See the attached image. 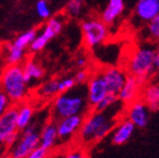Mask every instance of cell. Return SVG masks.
Wrapping results in <instances>:
<instances>
[{
  "label": "cell",
  "instance_id": "1",
  "mask_svg": "<svg viewBox=\"0 0 159 158\" xmlns=\"http://www.w3.org/2000/svg\"><path fill=\"white\" fill-rule=\"evenodd\" d=\"M89 107L85 86L75 85L72 90L57 94L53 99L51 107L53 121L73 115H84Z\"/></svg>",
  "mask_w": 159,
  "mask_h": 158
},
{
  "label": "cell",
  "instance_id": "2",
  "mask_svg": "<svg viewBox=\"0 0 159 158\" xmlns=\"http://www.w3.org/2000/svg\"><path fill=\"white\" fill-rule=\"evenodd\" d=\"M116 124L113 114L107 111H95L87 114L83 118L77 138L82 144H92L101 142L111 134L113 127Z\"/></svg>",
  "mask_w": 159,
  "mask_h": 158
},
{
  "label": "cell",
  "instance_id": "3",
  "mask_svg": "<svg viewBox=\"0 0 159 158\" xmlns=\"http://www.w3.org/2000/svg\"><path fill=\"white\" fill-rule=\"evenodd\" d=\"M0 85L1 91L13 104L22 103L29 95V84L21 64L7 65L0 75Z\"/></svg>",
  "mask_w": 159,
  "mask_h": 158
},
{
  "label": "cell",
  "instance_id": "4",
  "mask_svg": "<svg viewBox=\"0 0 159 158\" xmlns=\"http://www.w3.org/2000/svg\"><path fill=\"white\" fill-rule=\"evenodd\" d=\"M155 50L152 45H142L134 51L127 63L129 75L145 82L152 77L155 70Z\"/></svg>",
  "mask_w": 159,
  "mask_h": 158
},
{
  "label": "cell",
  "instance_id": "5",
  "mask_svg": "<svg viewBox=\"0 0 159 158\" xmlns=\"http://www.w3.org/2000/svg\"><path fill=\"white\" fill-rule=\"evenodd\" d=\"M39 124L34 121L21 131L18 141L8 148V158H25L33 149L40 146Z\"/></svg>",
  "mask_w": 159,
  "mask_h": 158
},
{
  "label": "cell",
  "instance_id": "6",
  "mask_svg": "<svg viewBox=\"0 0 159 158\" xmlns=\"http://www.w3.org/2000/svg\"><path fill=\"white\" fill-rule=\"evenodd\" d=\"M81 29L84 45L89 49H96L101 47L109 37L108 26L96 18L84 20L81 25Z\"/></svg>",
  "mask_w": 159,
  "mask_h": 158
},
{
  "label": "cell",
  "instance_id": "7",
  "mask_svg": "<svg viewBox=\"0 0 159 158\" xmlns=\"http://www.w3.org/2000/svg\"><path fill=\"white\" fill-rule=\"evenodd\" d=\"M63 25H64V21L61 17L49 18L42 30L39 33H37L33 41L31 42V44L29 45L30 51L33 53L42 51L51 40L54 39L57 35L61 33Z\"/></svg>",
  "mask_w": 159,
  "mask_h": 158
},
{
  "label": "cell",
  "instance_id": "8",
  "mask_svg": "<svg viewBox=\"0 0 159 158\" xmlns=\"http://www.w3.org/2000/svg\"><path fill=\"white\" fill-rule=\"evenodd\" d=\"M85 91H86V100L89 106L94 109L97 106V104L108 94L106 84L99 74V72L89 77V80L85 86Z\"/></svg>",
  "mask_w": 159,
  "mask_h": 158
},
{
  "label": "cell",
  "instance_id": "9",
  "mask_svg": "<svg viewBox=\"0 0 159 158\" xmlns=\"http://www.w3.org/2000/svg\"><path fill=\"white\" fill-rule=\"evenodd\" d=\"M83 116L84 115H73V116L64 117V118L55 121L59 141L66 143L74 138L81 128L83 118H84Z\"/></svg>",
  "mask_w": 159,
  "mask_h": 158
},
{
  "label": "cell",
  "instance_id": "10",
  "mask_svg": "<svg viewBox=\"0 0 159 158\" xmlns=\"http://www.w3.org/2000/svg\"><path fill=\"white\" fill-rule=\"evenodd\" d=\"M101 77H103L105 84H106L108 93H112L117 95L118 92L124 85L125 81L127 79L126 72L120 67H104L99 72Z\"/></svg>",
  "mask_w": 159,
  "mask_h": 158
},
{
  "label": "cell",
  "instance_id": "11",
  "mask_svg": "<svg viewBox=\"0 0 159 158\" xmlns=\"http://www.w3.org/2000/svg\"><path fill=\"white\" fill-rule=\"evenodd\" d=\"M143 83L144 82L138 80L137 77L127 75V79L125 81L124 85L117 94L118 101L122 102L125 105H129L133 102L137 101L140 96V94H142Z\"/></svg>",
  "mask_w": 159,
  "mask_h": 158
},
{
  "label": "cell",
  "instance_id": "12",
  "mask_svg": "<svg viewBox=\"0 0 159 158\" xmlns=\"http://www.w3.org/2000/svg\"><path fill=\"white\" fill-rule=\"evenodd\" d=\"M126 116L136 128H144L149 121V109L143 100H137L127 105Z\"/></svg>",
  "mask_w": 159,
  "mask_h": 158
},
{
  "label": "cell",
  "instance_id": "13",
  "mask_svg": "<svg viewBox=\"0 0 159 158\" xmlns=\"http://www.w3.org/2000/svg\"><path fill=\"white\" fill-rule=\"evenodd\" d=\"M19 132L17 126V106H11L0 116V144L2 145L6 139Z\"/></svg>",
  "mask_w": 159,
  "mask_h": 158
},
{
  "label": "cell",
  "instance_id": "14",
  "mask_svg": "<svg viewBox=\"0 0 159 158\" xmlns=\"http://www.w3.org/2000/svg\"><path fill=\"white\" fill-rule=\"evenodd\" d=\"M134 15L143 23H148L159 15V0H138L135 6Z\"/></svg>",
  "mask_w": 159,
  "mask_h": 158
},
{
  "label": "cell",
  "instance_id": "15",
  "mask_svg": "<svg viewBox=\"0 0 159 158\" xmlns=\"http://www.w3.org/2000/svg\"><path fill=\"white\" fill-rule=\"evenodd\" d=\"M136 127L128 119H123L119 123H116L111 132V141L114 145H124L134 135Z\"/></svg>",
  "mask_w": 159,
  "mask_h": 158
},
{
  "label": "cell",
  "instance_id": "16",
  "mask_svg": "<svg viewBox=\"0 0 159 158\" xmlns=\"http://www.w3.org/2000/svg\"><path fill=\"white\" fill-rule=\"evenodd\" d=\"M39 139L40 146L43 148L51 151L59 142V136H57V123L55 121H51L45 123L44 125L40 128L39 132Z\"/></svg>",
  "mask_w": 159,
  "mask_h": 158
},
{
  "label": "cell",
  "instance_id": "17",
  "mask_svg": "<svg viewBox=\"0 0 159 158\" xmlns=\"http://www.w3.org/2000/svg\"><path fill=\"white\" fill-rule=\"evenodd\" d=\"M124 0H108L106 7L104 8L102 15H101V20L107 26H111L118 20V18L124 12Z\"/></svg>",
  "mask_w": 159,
  "mask_h": 158
},
{
  "label": "cell",
  "instance_id": "18",
  "mask_svg": "<svg viewBox=\"0 0 159 158\" xmlns=\"http://www.w3.org/2000/svg\"><path fill=\"white\" fill-rule=\"evenodd\" d=\"M34 121V107L28 102L17 105V126L19 132L27 128Z\"/></svg>",
  "mask_w": 159,
  "mask_h": 158
},
{
  "label": "cell",
  "instance_id": "19",
  "mask_svg": "<svg viewBox=\"0 0 159 158\" xmlns=\"http://www.w3.org/2000/svg\"><path fill=\"white\" fill-rule=\"evenodd\" d=\"M23 74H25V81L29 84H34L37 82L41 81L44 77L45 71L40 63H38L35 60H27L22 65Z\"/></svg>",
  "mask_w": 159,
  "mask_h": 158
},
{
  "label": "cell",
  "instance_id": "20",
  "mask_svg": "<svg viewBox=\"0 0 159 158\" xmlns=\"http://www.w3.org/2000/svg\"><path fill=\"white\" fill-rule=\"evenodd\" d=\"M143 101L146 103L149 109L156 111L159 109V84L148 85L144 90H142L140 94Z\"/></svg>",
  "mask_w": 159,
  "mask_h": 158
},
{
  "label": "cell",
  "instance_id": "21",
  "mask_svg": "<svg viewBox=\"0 0 159 158\" xmlns=\"http://www.w3.org/2000/svg\"><path fill=\"white\" fill-rule=\"evenodd\" d=\"M5 58L7 65L21 64L25 60V50L16 47L12 42L8 43L5 45Z\"/></svg>",
  "mask_w": 159,
  "mask_h": 158
},
{
  "label": "cell",
  "instance_id": "22",
  "mask_svg": "<svg viewBox=\"0 0 159 158\" xmlns=\"http://www.w3.org/2000/svg\"><path fill=\"white\" fill-rule=\"evenodd\" d=\"M38 94L43 100L54 99L57 94H60L59 90V79H52L42 83V85L38 90Z\"/></svg>",
  "mask_w": 159,
  "mask_h": 158
},
{
  "label": "cell",
  "instance_id": "23",
  "mask_svg": "<svg viewBox=\"0 0 159 158\" xmlns=\"http://www.w3.org/2000/svg\"><path fill=\"white\" fill-rule=\"evenodd\" d=\"M38 31L35 29H30L25 32L19 35L15 40L12 41V44H15L16 47L20 48V49L27 50L29 48V45L31 44V42L33 41V39L37 35Z\"/></svg>",
  "mask_w": 159,
  "mask_h": 158
},
{
  "label": "cell",
  "instance_id": "24",
  "mask_svg": "<svg viewBox=\"0 0 159 158\" xmlns=\"http://www.w3.org/2000/svg\"><path fill=\"white\" fill-rule=\"evenodd\" d=\"M83 6H84L83 0H69L65 7V12L70 17H79L82 12Z\"/></svg>",
  "mask_w": 159,
  "mask_h": 158
},
{
  "label": "cell",
  "instance_id": "25",
  "mask_svg": "<svg viewBox=\"0 0 159 158\" xmlns=\"http://www.w3.org/2000/svg\"><path fill=\"white\" fill-rule=\"evenodd\" d=\"M146 31L150 39L159 42V15H157L154 19L147 23Z\"/></svg>",
  "mask_w": 159,
  "mask_h": 158
},
{
  "label": "cell",
  "instance_id": "26",
  "mask_svg": "<svg viewBox=\"0 0 159 158\" xmlns=\"http://www.w3.org/2000/svg\"><path fill=\"white\" fill-rule=\"evenodd\" d=\"M117 102H118L117 95H115V94H112V93H108L106 96H105L104 99L102 100V101L97 104V106L95 107L94 109H95V111H99V112L107 111V109H111L113 105H115Z\"/></svg>",
  "mask_w": 159,
  "mask_h": 158
},
{
  "label": "cell",
  "instance_id": "27",
  "mask_svg": "<svg viewBox=\"0 0 159 158\" xmlns=\"http://www.w3.org/2000/svg\"><path fill=\"white\" fill-rule=\"evenodd\" d=\"M35 11L38 16L43 20L51 18V8L49 7L48 0H38L35 3Z\"/></svg>",
  "mask_w": 159,
  "mask_h": 158
},
{
  "label": "cell",
  "instance_id": "28",
  "mask_svg": "<svg viewBox=\"0 0 159 158\" xmlns=\"http://www.w3.org/2000/svg\"><path fill=\"white\" fill-rule=\"evenodd\" d=\"M75 85H76V83H75L74 77H61V79H59L60 93L70 91V90H72Z\"/></svg>",
  "mask_w": 159,
  "mask_h": 158
},
{
  "label": "cell",
  "instance_id": "29",
  "mask_svg": "<svg viewBox=\"0 0 159 158\" xmlns=\"http://www.w3.org/2000/svg\"><path fill=\"white\" fill-rule=\"evenodd\" d=\"M89 77H91V73L86 69H80L73 77H74L76 85H84L89 80Z\"/></svg>",
  "mask_w": 159,
  "mask_h": 158
},
{
  "label": "cell",
  "instance_id": "30",
  "mask_svg": "<svg viewBox=\"0 0 159 158\" xmlns=\"http://www.w3.org/2000/svg\"><path fill=\"white\" fill-rule=\"evenodd\" d=\"M49 153H50V151H48V149L39 146V147H37L35 149H33L25 158H48Z\"/></svg>",
  "mask_w": 159,
  "mask_h": 158
},
{
  "label": "cell",
  "instance_id": "31",
  "mask_svg": "<svg viewBox=\"0 0 159 158\" xmlns=\"http://www.w3.org/2000/svg\"><path fill=\"white\" fill-rule=\"evenodd\" d=\"M12 105V103L10 102V100L7 97L5 93L2 91H0V116Z\"/></svg>",
  "mask_w": 159,
  "mask_h": 158
},
{
  "label": "cell",
  "instance_id": "32",
  "mask_svg": "<svg viewBox=\"0 0 159 158\" xmlns=\"http://www.w3.org/2000/svg\"><path fill=\"white\" fill-rule=\"evenodd\" d=\"M62 158H89L85 151H83L82 149H73L70 151L69 153H66Z\"/></svg>",
  "mask_w": 159,
  "mask_h": 158
},
{
  "label": "cell",
  "instance_id": "33",
  "mask_svg": "<svg viewBox=\"0 0 159 158\" xmlns=\"http://www.w3.org/2000/svg\"><path fill=\"white\" fill-rule=\"evenodd\" d=\"M75 64H76V67L79 69H85L87 67V64H89V59H87L86 55L81 54L75 60Z\"/></svg>",
  "mask_w": 159,
  "mask_h": 158
},
{
  "label": "cell",
  "instance_id": "34",
  "mask_svg": "<svg viewBox=\"0 0 159 158\" xmlns=\"http://www.w3.org/2000/svg\"><path fill=\"white\" fill-rule=\"evenodd\" d=\"M155 70L159 73V45L155 50Z\"/></svg>",
  "mask_w": 159,
  "mask_h": 158
},
{
  "label": "cell",
  "instance_id": "35",
  "mask_svg": "<svg viewBox=\"0 0 159 158\" xmlns=\"http://www.w3.org/2000/svg\"><path fill=\"white\" fill-rule=\"evenodd\" d=\"M3 148H5V147H3V145H1V144H0V155L2 154V149Z\"/></svg>",
  "mask_w": 159,
  "mask_h": 158
},
{
  "label": "cell",
  "instance_id": "36",
  "mask_svg": "<svg viewBox=\"0 0 159 158\" xmlns=\"http://www.w3.org/2000/svg\"><path fill=\"white\" fill-rule=\"evenodd\" d=\"M0 91H1V85H0Z\"/></svg>",
  "mask_w": 159,
  "mask_h": 158
}]
</instances>
